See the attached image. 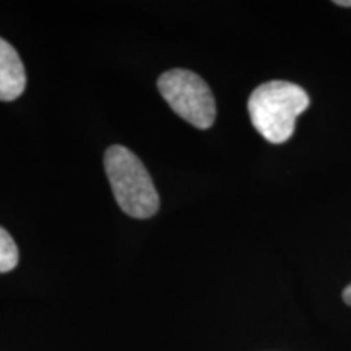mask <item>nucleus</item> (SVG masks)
<instances>
[{"instance_id": "obj_5", "label": "nucleus", "mask_w": 351, "mask_h": 351, "mask_svg": "<svg viewBox=\"0 0 351 351\" xmlns=\"http://www.w3.org/2000/svg\"><path fill=\"white\" fill-rule=\"evenodd\" d=\"M20 254L15 241L7 230L0 226V274L12 271L19 263Z\"/></svg>"}, {"instance_id": "obj_2", "label": "nucleus", "mask_w": 351, "mask_h": 351, "mask_svg": "<svg viewBox=\"0 0 351 351\" xmlns=\"http://www.w3.org/2000/svg\"><path fill=\"white\" fill-rule=\"evenodd\" d=\"M104 169L112 194L122 212L132 218L147 219L160 208L152 176L137 155L122 145H112L104 153Z\"/></svg>"}, {"instance_id": "obj_1", "label": "nucleus", "mask_w": 351, "mask_h": 351, "mask_svg": "<svg viewBox=\"0 0 351 351\" xmlns=\"http://www.w3.org/2000/svg\"><path fill=\"white\" fill-rule=\"evenodd\" d=\"M311 98L304 88L291 82L271 80L258 85L249 96L247 111L252 125L270 143L289 140L298 116L309 108Z\"/></svg>"}, {"instance_id": "obj_6", "label": "nucleus", "mask_w": 351, "mask_h": 351, "mask_svg": "<svg viewBox=\"0 0 351 351\" xmlns=\"http://www.w3.org/2000/svg\"><path fill=\"white\" fill-rule=\"evenodd\" d=\"M343 301H345L348 306H351V283L343 289Z\"/></svg>"}, {"instance_id": "obj_4", "label": "nucleus", "mask_w": 351, "mask_h": 351, "mask_svg": "<svg viewBox=\"0 0 351 351\" xmlns=\"http://www.w3.org/2000/svg\"><path fill=\"white\" fill-rule=\"evenodd\" d=\"M26 86L25 65L19 52L0 38V101H13L23 95Z\"/></svg>"}, {"instance_id": "obj_7", "label": "nucleus", "mask_w": 351, "mask_h": 351, "mask_svg": "<svg viewBox=\"0 0 351 351\" xmlns=\"http://www.w3.org/2000/svg\"><path fill=\"white\" fill-rule=\"evenodd\" d=\"M335 3L339 7H351V0H337Z\"/></svg>"}, {"instance_id": "obj_3", "label": "nucleus", "mask_w": 351, "mask_h": 351, "mask_svg": "<svg viewBox=\"0 0 351 351\" xmlns=\"http://www.w3.org/2000/svg\"><path fill=\"white\" fill-rule=\"evenodd\" d=\"M158 90L171 109L197 129H210L217 117V104L210 86L191 70L173 69L158 78Z\"/></svg>"}]
</instances>
